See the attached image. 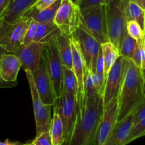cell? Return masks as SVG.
Returning a JSON list of instances; mask_svg holds the SVG:
<instances>
[{"label":"cell","mask_w":145,"mask_h":145,"mask_svg":"<svg viewBox=\"0 0 145 145\" xmlns=\"http://www.w3.org/2000/svg\"><path fill=\"white\" fill-rule=\"evenodd\" d=\"M102 110V96L86 98L84 108L77 110L73 130L66 145H94Z\"/></svg>","instance_id":"1"},{"label":"cell","mask_w":145,"mask_h":145,"mask_svg":"<svg viewBox=\"0 0 145 145\" xmlns=\"http://www.w3.org/2000/svg\"><path fill=\"white\" fill-rule=\"evenodd\" d=\"M145 96L142 70L131 59H127L125 78L118 95L117 121L134 111Z\"/></svg>","instance_id":"2"},{"label":"cell","mask_w":145,"mask_h":145,"mask_svg":"<svg viewBox=\"0 0 145 145\" xmlns=\"http://www.w3.org/2000/svg\"><path fill=\"white\" fill-rule=\"evenodd\" d=\"M127 0H113L106 5L107 25L109 40L119 50L127 35Z\"/></svg>","instance_id":"3"},{"label":"cell","mask_w":145,"mask_h":145,"mask_svg":"<svg viewBox=\"0 0 145 145\" xmlns=\"http://www.w3.org/2000/svg\"><path fill=\"white\" fill-rule=\"evenodd\" d=\"M84 26L100 44L109 41L107 25L106 5L100 4L80 10Z\"/></svg>","instance_id":"4"},{"label":"cell","mask_w":145,"mask_h":145,"mask_svg":"<svg viewBox=\"0 0 145 145\" xmlns=\"http://www.w3.org/2000/svg\"><path fill=\"white\" fill-rule=\"evenodd\" d=\"M71 37L78 43L86 67L91 73L94 74L101 50V44L91 35L81 21Z\"/></svg>","instance_id":"5"},{"label":"cell","mask_w":145,"mask_h":145,"mask_svg":"<svg viewBox=\"0 0 145 145\" xmlns=\"http://www.w3.org/2000/svg\"><path fill=\"white\" fill-rule=\"evenodd\" d=\"M53 106L54 110L59 115L63 123L65 140L63 145H66L71 139L75 125L78 110L77 97L62 89L61 95L55 99Z\"/></svg>","instance_id":"6"},{"label":"cell","mask_w":145,"mask_h":145,"mask_svg":"<svg viewBox=\"0 0 145 145\" xmlns=\"http://www.w3.org/2000/svg\"><path fill=\"white\" fill-rule=\"evenodd\" d=\"M25 72L31 91L34 116H35L36 129V136H37L42 133H48L50 131L51 121H52L51 109L53 106L45 104L41 101L34 84L32 73L29 70H26Z\"/></svg>","instance_id":"7"},{"label":"cell","mask_w":145,"mask_h":145,"mask_svg":"<svg viewBox=\"0 0 145 145\" xmlns=\"http://www.w3.org/2000/svg\"><path fill=\"white\" fill-rule=\"evenodd\" d=\"M31 18L24 16L14 24H0V46L12 52L22 44Z\"/></svg>","instance_id":"8"},{"label":"cell","mask_w":145,"mask_h":145,"mask_svg":"<svg viewBox=\"0 0 145 145\" xmlns=\"http://www.w3.org/2000/svg\"><path fill=\"white\" fill-rule=\"evenodd\" d=\"M80 10L79 7L71 0H61V5L57 11L54 23L61 33L71 37L80 24Z\"/></svg>","instance_id":"9"},{"label":"cell","mask_w":145,"mask_h":145,"mask_svg":"<svg viewBox=\"0 0 145 145\" xmlns=\"http://www.w3.org/2000/svg\"><path fill=\"white\" fill-rule=\"evenodd\" d=\"M127 59L119 56L105 77L103 91V106L118 96L125 78Z\"/></svg>","instance_id":"10"},{"label":"cell","mask_w":145,"mask_h":145,"mask_svg":"<svg viewBox=\"0 0 145 145\" xmlns=\"http://www.w3.org/2000/svg\"><path fill=\"white\" fill-rule=\"evenodd\" d=\"M44 55L47 61L48 72L52 81L55 97L58 98L62 91L63 66L55 38L45 43Z\"/></svg>","instance_id":"11"},{"label":"cell","mask_w":145,"mask_h":145,"mask_svg":"<svg viewBox=\"0 0 145 145\" xmlns=\"http://www.w3.org/2000/svg\"><path fill=\"white\" fill-rule=\"evenodd\" d=\"M32 75L36 88L41 101L45 104L53 106L56 97L54 93L44 52L40 59L38 68L32 73Z\"/></svg>","instance_id":"12"},{"label":"cell","mask_w":145,"mask_h":145,"mask_svg":"<svg viewBox=\"0 0 145 145\" xmlns=\"http://www.w3.org/2000/svg\"><path fill=\"white\" fill-rule=\"evenodd\" d=\"M118 111L119 101L118 96H117L103 106L94 145L105 144L111 130L117 122Z\"/></svg>","instance_id":"13"},{"label":"cell","mask_w":145,"mask_h":145,"mask_svg":"<svg viewBox=\"0 0 145 145\" xmlns=\"http://www.w3.org/2000/svg\"><path fill=\"white\" fill-rule=\"evenodd\" d=\"M44 50L45 43L34 41L27 45L21 44L14 53L21 62V67L24 70H29L31 73H34L38 68Z\"/></svg>","instance_id":"14"},{"label":"cell","mask_w":145,"mask_h":145,"mask_svg":"<svg viewBox=\"0 0 145 145\" xmlns=\"http://www.w3.org/2000/svg\"><path fill=\"white\" fill-rule=\"evenodd\" d=\"M71 46L72 52V70L76 76L78 82V109L82 110L85 105V95L84 90V73H85V64L79 49L78 43L71 37Z\"/></svg>","instance_id":"15"},{"label":"cell","mask_w":145,"mask_h":145,"mask_svg":"<svg viewBox=\"0 0 145 145\" xmlns=\"http://www.w3.org/2000/svg\"><path fill=\"white\" fill-rule=\"evenodd\" d=\"M134 125V112L116 123L105 145H125V142Z\"/></svg>","instance_id":"16"},{"label":"cell","mask_w":145,"mask_h":145,"mask_svg":"<svg viewBox=\"0 0 145 145\" xmlns=\"http://www.w3.org/2000/svg\"><path fill=\"white\" fill-rule=\"evenodd\" d=\"M21 67V62L15 54L4 53L0 59V79L5 82H16Z\"/></svg>","instance_id":"17"},{"label":"cell","mask_w":145,"mask_h":145,"mask_svg":"<svg viewBox=\"0 0 145 145\" xmlns=\"http://www.w3.org/2000/svg\"><path fill=\"white\" fill-rule=\"evenodd\" d=\"M37 0H11L2 16L0 24H14L21 19Z\"/></svg>","instance_id":"18"},{"label":"cell","mask_w":145,"mask_h":145,"mask_svg":"<svg viewBox=\"0 0 145 145\" xmlns=\"http://www.w3.org/2000/svg\"><path fill=\"white\" fill-rule=\"evenodd\" d=\"M61 62L64 67L72 69V52L71 37L61 33V31L55 37Z\"/></svg>","instance_id":"19"},{"label":"cell","mask_w":145,"mask_h":145,"mask_svg":"<svg viewBox=\"0 0 145 145\" xmlns=\"http://www.w3.org/2000/svg\"><path fill=\"white\" fill-rule=\"evenodd\" d=\"M61 0H58L53 5L50 6L49 7L42 10V11H37V10L33 9V8H29L24 14V16L29 17L32 19L35 20L38 23L54 21V18L56 15L57 11L61 5Z\"/></svg>","instance_id":"20"},{"label":"cell","mask_w":145,"mask_h":145,"mask_svg":"<svg viewBox=\"0 0 145 145\" xmlns=\"http://www.w3.org/2000/svg\"><path fill=\"white\" fill-rule=\"evenodd\" d=\"M101 49L104 62L105 76L106 77L112 65L116 62L117 59L120 56V54L119 50L110 41L101 44Z\"/></svg>","instance_id":"21"},{"label":"cell","mask_w":145,"mask_h":145,"mask_svg":"<svg viewBox=\"0 0 145 145\" xmlns=\"http://www.w3.org/2000/svg\"><path fill=\"white\" fill-rule=\"evenodd\" d=\"M59 31L54 21L38 23L35 41L45 43L50 40L55 38Z\"/></svg>","instance_id":"22"},{"label":"cell","mask_w":145,"mask_h":145,"mask_svg":"<svg viewBox=\"0 0 145 145\" xmlns=\"http://www.w3.org/2000/svg\"><path fill=\"white\" fill-rule=\"evenodd\" d=\"M49 133L53 145H63L65 142L63 125L59 115L55 110L53 115Z\"/></svg>","instance_id":"23"},{"label":"cell","mask_w":145,"mask_h":145,"mask_svg":"<svg viewBox=\"0 0 145 145\" xmlns=\"http://www.w3.org/2000/svg\"><path fill=\"white\" fill-rule=\"evenodd\" d=\"M127 13L128 21L133 20L137 22L142 28H144L145 9L142 8L136 0H127Z\"/></svg>","instance_id":"24"},{"label":"cell","mask_w":145,"mask_h":145,"mask_svg":"<svg viewBox=\"0 0 145 145\" xmlns=\"http://www.w3.org/2000/svg\"><path fill=\"white\" fill-rule=\"evenodd\" d=\"M62 89L67 93L78 97V82L73 70L63 67Z\"/></svg>","instance_id":"25"},{"label":"cell","mask_w":145,"mask_h":145,"mask_svg":"<svg viewBox=\"0 0 145 145\" xmlns=\"http://www.w3.org/2000/svg\"><path fill=\"white\" fill-rule=\"evenodd\" d=\"M127 33L135 40L137 44L145 42V33L137 22L129 20L127 23Z\"/></svg>","instance_id":"26"},{"label":"cell","mask_w":145,"mask_h":145,"mask_svg":"<svg viewBox=\"0 0 145 145\" xmlns=\"http://www.w3.org/2000/svg\"><path fill=\"white\" fill-rule=\"evenodd\" d=\"M137 42L134 38L127 33L119 48V54L121 56L127 59H132Z\"/></svg>","instance_id":"27"},{"label":"cell","mask_w":145,"mask_h":145,"mask_svg":"<svg viewBox=\"0 0 145 145\" xmlns=\"http://www.w3.org/2000/svg\"><path fill=\"white\" fill-rule=\"evenodd\" d=\"M84 90H85V99L99 95L94 84L92 74L88 69L86 65H85V73H84Z\"/></svg>","instance_id":"28"},{"label":"cell","mask_w":145,"mask_h":145,"mask_svg":"<svg viewBox=\"0 0 145 145\" xmlns=\"http://www.w3.org/2000/svg\"><path fill=\"white\" fill-rule=\"evenodd\" d=\"M145 136V117L142 118L140 121L138 122L135 125H134L126 142L125 145L129 144L133 142L134 140Z\"/></svg>","instance_id":"29"},{"label":"cell","mask_w":145,"mask_h":145,"mask_svg":"<svg viewBox=\"0 0 145 145\" xmlns=\"http://www.w3.org/2000/svg\"><path fill=\"white\" fill-rule=\"evenodd\" d=\"M38 23L35 20L31 18V22L28 25V28L26 30L25 35H24V40H23L22 44L24 45H27L31 42L35 41L36 36L37 28H38Z\"/></svg>","instance_id":"30"},{"label":"cell","mask_w":145,"mask_h":145,"mask_svg":"<svg viewBox=\"0 0 145 145\" xmlns=\"http://www.w3.org/2000/svg\"><path fill=\"white\" fill-rule=\"evenodd\" d=\"M134 125L140 121L142 118L145 117V96L143 100L141 101L139 106L134 110Z\"/></svg>","instance_id":"31"},{"label":"cell","mask_w":145,"mask_h":145,"mask_svg":"<svg viewBox=\"0 0 145 145\" xmlns=\"http://www.w3.org/2000/svg\"><path fill=\"white\" fill-rule=\"evenodd\" d=\"M32 142L35 145H53L49 132L36 136Z\"/></svg>","instance_id":"32"},{"label":"cell","mask_w":145,"mask_h":145,"mask_svg":"<svg viewBox=\"0 0 145 145\" xmlns=\"http://www.w3.org/2000/svg\"><path fill=\"white\" fill-rule=\"evenodd\" d=\"M58 0H37L35 4L30 8H33V9L37 10V11H42V10L49 7L50 6L53 5Z\"/></svg>","instance_id":"33"},{"label":"cell","mask_w":145,"mask_h":145,"mask_svg":"<svg viewBox=\"0 0 145 145\" xmlns=\"http://www.w3.org/2000/svg\"><path fill=\"white\" fill-rule=\"evenodd\" d=\"M131 60L135 64V65H136V67H138L142 70V61H143V59H142V55L140 50V48L138 46V45H136V48H135L133 56H132V58Z\"/></svg>","instance_id":"34"},{"label":"cell","mask_w":145,"mask_h":145,"mask_svg":"<svg viewBox=\"0 0 145 145\" xmlns=\"http://www.w3.org/2000/svg\"><path fill=\"white\" fill-rule=\"evenodd\" d=\"M102 4L101 0H82L79 6L80 10L85 9L92 7H95Z\"/></svg>","instance_id":"35"},{"label":"cell","mask_w":145,"mask_h":145,"mask_svg":"<svg viewBox=\"0 0 145 145\" xmlns=\"http://www.w3.org/2000/svg\"><path fill=\"white\" fill-rule=\"evenodd\" d=\"M11 0H0V18L7 10Z\"/></svg>","instance_id":"36"},{"label":"cell","mask_w":145,"mask_h":145,"mask_svg":"<svg viewBox=\"0 0 145 145\" xmlns=\"http://www.w3.org/2000/svg\"><path fill=\"white\" fill-rule=\"evenodd\" d=\"M16 85V82H8L0 79V89L4 88H12Z\"/></svg>","instance_id":"37"},{"label":"cell","mask_w":145,"mask_h":145,"mask_svg":"<svg viewBox=\"0 0 145 145\" xmlns=\"http://www.w3.org/2000/svg\"><path fill=\"white\" fill-rule=\"evenodd\" d=\"M0 145H24L18 142H13L9 140H6L4 142H0Z\"/></svg>","instance_id":"38"},{"label":"cell","mask_w":145,"mask_h":145,"mask_svg":"<svg viewBox=\"0 0 145 145\" xmlns=\"http://www.w3.org/2000/svg\"><path fill=\"white\" fill-rule=\"evenodd\" d=\"M7 52H7V51L4 48H3L2 47L0 46V59H1V56H2L4 53H7Z\"/></svg>","instance_id":"39"},{"label":"cell","mask_w":145,"mask_h":145,"mask_svg":"<svg viewBox=\"0 0 145 145\" xmlns=\"http://www.w3.org/2000/svg\"><path fill=\"white\" fill-rule=\"evenodd\" d=\"M71 1H72L74 4H75L76 6L79 7L80 4V3H81V1H82V0H71Z\"/></svg>","instance_id":"40"},{"label":"cell","mask_w":145,"mask_h":145,"mask_svg":"<svg viewBox=\"0 0 145 145\" xmlns=\"http://www.w3.org/2000/svg\"><path fill=\"white\" fill-rule=\"evenodd\" d=\"M142 76H143V80H144V93H145V69L142 70Z\"/></svg>","instance_id":"41"},{"label":"cell","mask_w":145,"mask_h":145,"mask_svg":"<svg viewBox=\"0 0 145 145\" xmlns=\"http://www.w3.org/2000/svg\"><path fill=\"white\" fill-rule=\"evenodd\" d=\"M112 1L113 0H101V3H102V4H104V5H107V4H108Z\"/></svg>","instance_id":"42"},{"label":"cell","mask_w":145,"mask_h":145,"mask_svg":"<svg viewBox=\"0 0 145 145\" xmlns=\"http://www.w3.org/2000/svg\"><path fill=\"white\" fill-rule=\"evenodd\" d=\"M136 2L138 3V4H139V5L141 6V7L143 8V5H144V0H136Z\"/></svg>","instance_id":"43"},{"label":"cell","mask_w":145,"mask_h":145,"mask_svg":"<svg viewBox=\"0 0 145 145\" xmlns=\"http://www.w3.org/2000/svg\"><path fill=\"white\" fill-rule=\"evenodd\" d=\"M24 145H35V144H34V142H31L26 143V144H24Z\"/></svg>","instance_id":"44"},{"label":"cell","mask_w":145,"mask_h":145,"mask_svg":"<svg viewBox=\"0 0 145 145\" xmlns=\"http://www.w3.org/2000/svg\"><path fill=\"white\" fill-rule=\"evenodd\" d=\"M143 8H144V9H145V0H144V5H143Z\"/></svg>","instance_id":"45"},{"label":"cell","mask_w":145,"mask_h":145,"mask_svg":"<svg viewBox=\"0 0 145 145\" xmlns=\"http://www.w3.org/2000/svg\"><path fill=\"white\" fill-rule=\"evenodd\" d=\"M144 31L145 32V18H144Z\"/></svg>","instance_id":"46"},{"label":"cell","mask_w":145,"mask_h":145,"mask_svg":"<svg viewBox=\"0 0 145 145\" xmlns=\"http://www.w3.org/2000/svg\"><path fill=\"white\" fill-rule=\"evenodd\" d=\"M104 145H105V144H104Z\"/></svg>","instance_id":"47"},{"label":"cell","mask_w":145,"mask_h":145,"mask_svg":"<svg viewBox=\"0 0 145 145\" xmlns=\"http://www.w3.org/2000/svg\"><path fill=\"white\" fill-rule=\"evenodd\" d=\"M144 33H145V32H144Z\"/></svg>","instance_id":"48"}]
</instances>
